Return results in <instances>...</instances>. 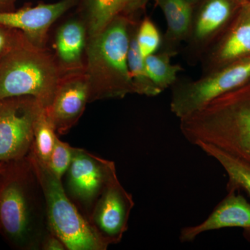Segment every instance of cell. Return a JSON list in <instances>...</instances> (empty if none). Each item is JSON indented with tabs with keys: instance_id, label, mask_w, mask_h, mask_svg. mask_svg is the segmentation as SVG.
Returning a JSON list of instances; mask_svg holds the SVG:
<instances>
[{
	"instance_id": "cell-11",
	"label": "cell",
	"mask_w": 250,
	"mask_h": 250,
	"mask_svg": "<svg viewBox=\"0 0 250 250\" xmlns=\"http://www.w3.org/2000/svg\"><path fill=\"white\" fill-rule=\"evenodd\" d=\"M90 103V89L84 71L65 74L50 106L46 108L56 132L66 134L77 124Z\"/></svg>"
},
{
	"instance_id": "cell-28",
	"label": "cell",
	"mask_w": 250,
	"mask_h": 250,
	"mask_svg": "<svg viewBox=\"0 0 250 250\" xmlns=\"http://www.w3.org/2000/svg\"><path fill=\"white\" fill-rule=\"evenodd\" d=\"M190 5H192V6H195L197 4H198L202 0H185Z\"/></svg>"
},
{
	"instance_id": "cell-4",
	"label": "cell",
	"mask_w": 250,
	"mask_h": 250,
	"mask_svg": "<svg viewBox=\"0 0 250 250\" xmlns=\"http://www.w3.org/2000/svg\"><path fill=\"white\" fill-rule=\"evenodd\" d=\"M57 59L23 34L14 48L0 59V100L33 97L48 108L63 75Z\"/></svg>"
},
{
	"instance_id": "cell-15",
	"label": "cell",
	"mask_w": 250,
	"mask_h": 250,
	"mask_svg": "<svg viewBox=\"0 0 250 250\" xmlns=\"http://www.w3.org/2000/svg\"><path fill=\"white\" fill-rule=\"evenodd\" d=\"M86 28L82 20H70L57 31L55 49L57 62L65 74L84 71L82 57L86 49Z\"/></svg>"
},
{
	"instance_id": "cell-17",
	"label": "cell",
	"mask_w": 250,
	"mask_h": 250,
	"mask_svg": "<svg viewBox=\"0 0 250 250\" xmlns=\"http://www.w3.org/2000/svg\"><path fill=\"white\" fill-rule=\"evenodd\" d=\"M88 39L98 35L118 16H130L132 0H80Z\"/></svg>"
},
{
	"instance_id": "cell-8",
	"label": "cell",
	"mask_w": 250,
	"mask_h": 250,
	"mask_svg": "<svg viewBox=\"0 0 250 250\" xmlns=\"http://www.w3.org/2000/svg\"><path fill=\"white\" fill-rule=\"evenodd\" d=\"M41 106L31 96L0 100V162L18 160L30 152Z\"/></svg>"
},
{
	"instance_id": "cell-19",
	"label": "cell",
	"mask_w": 250,
	"mask_h": 250,
	"mask_svg": "<svg viewBox=\"0 0 250 250\" xmlns=\"http://www.w3.org/2000/svg\"><path fill=\"white\" fill-rule=\"evenodd\" d=\"M136 25L131 31L129 50H128V67L131 82L134 85V93L146 95L147 97H156L162 91L154 85L148 75L145 59L140 52L136 41Z\"/></svg>"
},
{
	"instance_id": "cell-24",
	"label": "cell",
	"mask_w": 250,
	"mask_h": 250,
	"mask_svg": "<svg viewBox=\"0 0 250 250\" xmlns=\"http://www.w3.org/2000/svg\"><path fill=\"white\" fill-rule=\"evenodd\" d=\"M22 36L21 31L0 25V59L14 48Z\"/></svg>"
},
{
	"instance_id": "cell-16",
	"label": "cell",
	"mask_w": 250,
	"mask_h": 250,
	"mask_svg": "<svg viewBox=\"0 0 250 250\" xmlns=\"http://www.w3.org/2000/svg\"><path fill=\"white\" fill-rule=\"evenodd\" d=\"M165 16L167 29L160 49L175 55L181 42H187L191 28L193 6L185 0H155Z\"/></svg>"
},
{
	"instance_id": "cell-29",
	"label": "cell",
	"mask_w": 250,
	"mask_h": 250,
	"mask_svg": "<svg viewBox=\"0 0 250 250\" xmlns=\"http://www.w3.org/2000/svg\"><path fill=\"white\" fill-rule=\"evenodd\" d=\"M5 162H0V172L2 170L3 167H4Z\"/></svg>"
},
{
	"instance_id": "cell-27",
	"label": "cell",
	"mask_w": 250,
	"mask_h": 250,
	"mask_svg": "<svg viewBox=\"0 0 250 250\" xmlns=\"http://www.w3.org/2000/svg\"><path fill=\"white\" fill-rule=\"evenodd\" d=\"M16 0H0V12L15 11Z\"/></svg>"
},
{
	"instance_id": "cell-5",
	"label": "cell",
	"mask_w": 250,
	"mask_h": 250,
	"mask_svg": "<svg viewBox=\"0 0 250 250\" xmlns=\"http://www.w3.org/2000/svg\"><path fill=\"white\" fill-rule=\"evenodd\" d=\"M45 195L47 218L52 232L68 250H106L108 246L98 236L64 190L62 179L54 175L31 152L28 154Z\"/></svg>"
},
{
	"instance_id": "cell-10",
	"label": "cell",
	"mask_w": 250,
	"mask_h": 250,
	"mask_svg": "<svg viewBox=\"0 0 250 250\" xmlns=\"http://www.w3.org/2000/svg\"><path fill=\"white\" fill-rule=\"evenodd\" d=\"M132 195L122 186L117 173L104 188L88 221L108 246L121 243L134 207Z\"/></svg>"
},
{
	"instance_id": "cell-6",
	"label": "cell",
	"mask_w": 250,
	"mask_h": 250,
	"mask_svg": "<svg viewBox=\"0 0 250 250\" xmlns=\"http://www.w3.org/2000/svg\"><path fill=\"white\" fill-rule=\"evenodd\" d=\"M250 82V58L220 67L195 81L177 82L172 87L170 110L179 120Z\"/></svg>"
},
{
	"instance_id": "cell-2",
	"label": "cell",
	"mask_w": 250,
	"mask_h": 250,
	"mask_svg": "<svg viewBox=\"0 0 250 250\" xmlns=\"http://www.w3.org/2000/svg\"><path fill=\"white\" fill-rule=\"evenodd\" d=\"M189 143H207L250 164V82L180 119Z\"/></svg>"
},
{
	"instance_id": "cell-31",
	"label": "cell",
	"mask_w": 250,
	"mask_h": 250,
	"mask_svg": "<svg viewBox=\"0 0 250 250\" xmlns=\"http://www.w3.org/2000/svg\"><path fill=\"white\" fill-rule=\"evenodd\" d=\"M248 4H249L250 5V1H248Z\"/></svg>"
},
{
	"instance_id": "cell-20",
	"label": "cell",
	"mask_w": 250,
	"mask_h": 250,
	"mask_svg": "<svg viewBox=\"0 0 250 250\" xmlns=\"http://www.w3.org/2000/svg\"><path fill=\"white\" fill-rule=\"evenodd\" d=\"M172 57L173 54L170 52L159 49L145 59L148 75L154 85L162 92L178 82V74L183 70L180 65L171 62Z\"/></svg>"
},
{
	"instance_id": "cell-14",
	"label": "cell",
	"mask_w": 250,
	"mask_h": 250,
	"mask_svg": "<svg viewBox=\"0 0 250 250\" xmlns=\"http://www.w3.org/2000/svg\"><path fill=\"white\" fill-rule=\"evenodd\" d=\"M226 197L215 207L207 218L198 225L181 229L179 241L191 243L202 233L220 229H243L244 236L250 241V203L238 190L228 188Z\"/></svg>"
},
{
	"instance_id": "cell-30",
	"label": "cell",
	"mask_w": 250,
	"mask_h": 250,
	"mask_svg": "<svg viewBox=\"0 0 250 250\" xmlns=\"http://www.w3.org/2000/svg\"><path fill=\"white\" fill-rule=\"evenodd\" d=\"M243 1H244L245 2H246V1H249L250 0H243Z\"/></svg>"
},
{
	"instance_id": "cell-13",
	"label": "cell",
	"mask_w": 250,
	"mask_h": 250,
	"mask_svg": "<svg viewBox=\"0 0 250 250\" xmlns=\"http://www.w3.org/2000/svg\"><path fill=\"white\" fill-rule=\"evenodd\" d=\"M78 0H61L53 4L25 6L18 11L0 12V25L21 31L28 40L45 47L49 28Z\"/></svg>"
},
{
	"instance_id": "cell-1",
	"label": "cell",
	"mask_w": 250,
	"mask_h": 250,
	"mask_svg": "<svg viewBox=\"0 0 250 250\" xmlns=\"http://www.w3.org/2000/svg\"><path fill=\"white\" fill-rule=\"evenodd\" d=\"M43 190L28 156L0 172V235L11 248L41 250L52 233Z\"/></svg>"
},
{
	"instance_id": "cell-26",
	"label": "cell",
	"mask_w": 250,
	"mask_h": 250,
	"mask_svg": "<svg viewBox=\"0 0 250 250\" xmlns=\"http://www.w3.org/2000/svg\"><path fill=\"white\" fill-rule=\"evenodd\" d=\"M147 1L148 0H132L131 10H130V16L131 18H134L133 16H134V14L144 9Z\"/></svg>"
},
{
	"instance_id": "cell-21",
	"label": "cell",
	"mask_w": 250,
	"mask_h": 250,
	"mask_svg": "<svg viewBox=\"0 0 250 250\" xmlns=\"http://www.w3.org/2000/svg\"><path fill=\"white\" fill-rule=\"evenodd\" d=\"M52 121L45 107L41 108L36 118L34 140L30 152L42 164L48 165L57 136Z\"/></svg>"
},
{
	"instance_id": "cell-18",
	"label": "cell",
	"mask_w": 250,
	"mask_h": 250,
	"mask_svg": "<svg viewBox=\"0 0 250 250\" xmlns=\"http://www.w3.org/2000/svg\"><path fill=\"white\" fill-rule=\"evenodd\" d=\"M196 146L223 166L229 177L228 188L244 190L250 197V164L211 145Z\"/></svg>"
},
{
	"instance_id": "cell-25",
	"label": "cell",
	"mask_w": 250,
	"mask_h": 250,
	"mask_svg": "<svg viewBox=\"0 0 250 250\" xmlns=\"http://www.w3.org/2000/svg\"><path fill=\"white\" fill-rule=\"evenodd\" d=\"M66 246L63 242L53 232L49 233L42 242L41 250H65Z\"/></svg>"
},
{
	"instance_id": "cell-12",
	"label": "cell",
	"mask_w": 250,
	"mask_h": 250,
	"mask_svg": "<svg viewBox=\"0 0 250 250\" xmlns=\"http://www.w3.org/2000/svg\"><path fill=\"white\" fill-rule=\"evenodd\" d=\"M250 58V5L243 3L236 17L201 59L203 73Z\"/></svg>"
},
{
	"instance_id": "cell-23",
	"label": "cell",
	"mask_w": 250,
	"mask_h": 250,
	"mask_svg": "<svg viewBox=\"0 0 250 250\" xmlns=\"http://www.w3.org/2000/svg\"><path fill=\"white\" fill-rule=\"evenodd\" d=\"M72 154L73 147L57 137L47 166L58 178L62 179L66 172L71 164Z\"/></svg>"
},
{
	"instance_id": "cell-9",
	"label": "cell",
	"mask_w": 250,
	"mask_h": 250,
	"mask_svg": "<svg viewBox=\"0 0 250 250\" xmlns=\"http://www.w3.org/2000/svg\"><path fill=\"white\" fill-rule=\"evenodd\" d=\"M243 0H202L194 6L190 34L187 42L188 60H201L233 21Z\"/></svg>"
},
{
	"instance_id": "cell-7",
	"label": "cell",
	"mask_w": 250,
	"mask_h": 250,
	"mask_svg": "<svg viewBox=\"0 0 250 250\" xmlns=\"http://www.w3.org/2000/svg\"><path fill=\"white\" fill-rule=\"evenodd\" d=\"M116 173L113 161L73 147L71 164L64 174L62 185L67 196L87 220L108 180Z\"/></svg>"
},
{
	"instance_id": "cell-22",
	"label": "cell",
	"mask_w": 250,
	"mask_h": 250,
	"mask_svg": "<svg viewBox=\"0 0 250 250\" xmlns=\"http://www.w3.org/2000/svg\"><path fill=\"white\" fill-rule=\"evenodd\" d=\"M136 41L143 58L157 52L162 45L163 36L156 24L149 18H145L136 29Z\"/></svg>"
},
{
	"instance_id": "cell-3",
	"label": "cell",
	"mask_w": 250,
	"mask_h": 250,
	"mask_svg": "<svg viewBox=\"0 0 250 250\" xmlns=\"http://www.w3.org/2000/svg\"><path fill=\"white\" fill-rule=\"evenodd\" d=\"M135 25L134 18L121 15L101 33L88 39L84 72L89 85L90 103L134 93L127 55Z\"/></svg>"
}]
</instances>
